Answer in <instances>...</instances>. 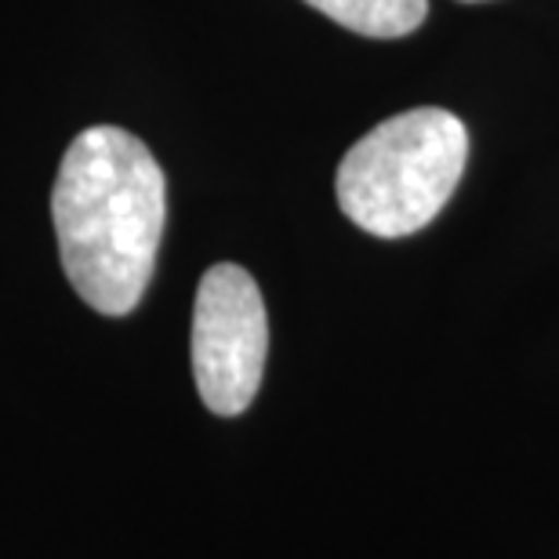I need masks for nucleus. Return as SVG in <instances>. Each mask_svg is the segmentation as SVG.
Returning <instances> with one entry per match:
<instances>
[{
    "instance_id": "nucleus-1",
    "label": "nucleus",
    "mask_w": 559,
    "mask_h": 559,
    "mask_svg": "<svg viewBox=\"0 0 559 559\" xmlns=\"http://www.w3.org/2000/svg\"><path fill=\"white\" fill-rule=\"evenodd\" d=\"M51 222L73 290L103 317H128L156 270L167 178L150 145L124 128L81 131L59 164Z\"/></svg>"
},
{
    "instance_id": "nucleus-2",
    "label": "nucleus",
    "mask_w": 559,
    "mask_h": 559,
    "mask_svg": "<svg viewBox=\"0 0 559 559\" xmlns=\"http://www.w3.org/2000/svg\"><path fill=\"white\" fill-rule=\"evenodd\" d=\"M468 164V128L451 109H407L382 120L342 156L334 193L342 215L371 237L425 229L454 197Z\"/></svg>"
},
{
    "instance_id": "nucleus-3",
    "label": "nucleus",
    "mask_w": 559,
    "mask_h": 559,
    "mask_svg": "<svg viewBox=\"0 0 559 559\" xmlns=\"http://www.w3.org/2000/svg\"><path fill=\"white\" fill-rule=\"evenodd\" d=\"M270 353V320L254 276L243 265H211L193 301V378L204 407L237 418L259 396Z\"/></svg>"
},
{
    "instance_id": "nucleus-4",
    "label": "nucleus",
    "mask_w": 559,
    "mask_h": 559,
    "mask_svg": "<svg viewBox=\"0 0 559 559\" xmlns=\"http://www.w3.org/2000/svg\"><path fill=\"white\" fill-rule=\"evenodd\" d=\"M306 4L338 26L374 40L407 37L429 15V0H306Z\"/></svg>"
},
{
    "instance_id": "nucleus-5",
    "label": "nucleus",
    "mask_w": 559,
    "mask_h": 559,
    "mask_svg": "<svg viewBox=\"0 0 559 559\" xmlns=\"http://www.w3.org/2000/svg\"><path fill=\"white\" fill-rule=\"evenodd\" d=\"M468 4H479V0H468Z\"/></svg>"
}]
</instances>
